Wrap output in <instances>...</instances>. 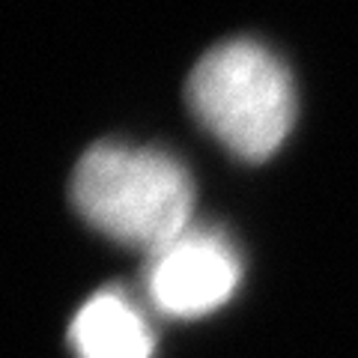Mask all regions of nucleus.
<instances>
[{
    "label": "nucleus",
    "instance_id": "obj_3",
    "mask_svg": "<svg viewBox=\"0 0 358 358\" xmlns=\"http://www.w3.org/2000/svg\"><path fill=\"white\" fill-rule=\"evenodd\" d=\"M242 278V260L221 230L192 224L147 254L143 289L155 308L176 320H194L227 305Z\"/></svg>",
    "mask_w": 358,
    "mask_h": 358
},
{
    "label": "nucleus",
    "instance_id": "obj_1",
    "mask_svg": "<svg viewBox=\"0 0 358 358\" xmlns=\"http://www.w3.org/2000/svg\"><path fill=\"white\" fill-rule=\"evenodd\" d=\"M72 203L102 236L150 254L194 224V182L164 150L96 143L72 173Z\"/></svg>",
    "mask_w": 358,
    "mask_h": 358
},
{
    "label": "nucleus",
    "instance_id": "obj_4",
    "mask_svg": "<svg viewBox=\"0 0 358 358\" xmlns=\"http://www.w3.org/2000/svg\"><path fill=\"white\" fill-rule=\"evenodd\" d=\"M69 343L78 358H152V329L122 289H102L78 308Z\"/></svg>",
    "mask_w": 358,
    "mask_h": 358
},
{
    "label": "nucleus",
    "instance_id": "obj_2",
    "mask_svg": "<svg viewBox=\"0 0 358 358\" xmlns=\"http://www.w3.org/2000/svg\"><path fill=\"white\" fill-rule=\"evenodd\" d=\"M185 102L200 126L245 162H266L281 150L296 120L293 78L254 39L209 48L188 75Z\"/></svg>",
    "mask_w": 358,
    "mask_h": 358
}]
</instances>
